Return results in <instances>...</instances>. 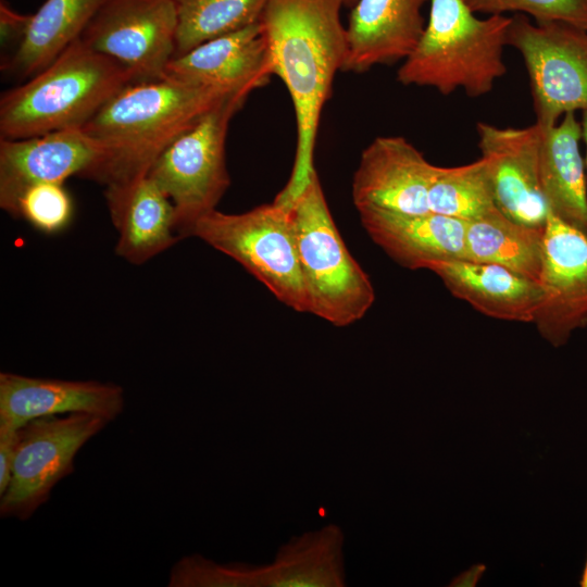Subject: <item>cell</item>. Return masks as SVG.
Here are the masks:
<instances>
[{
  "label": "cell",
  "instance_id": "cell-1",
  "mask_svg": "<svg viewBox=\"0 0 587 587\" xmlns=\"http://www.w3.org/2000/svg\"><path fill=\"white\" fill-rule=\"evenodd\" d=\"M344 0H267L261 15L273 72L286 85L297 123L290 178L274 202L290 209L316 173L314 147L321 113L347 58Z\"/></svg>",
  "mask_w": 587,
  "mask_h": 587
},
{
  "label": "cell",
  "instance_id": "cell-2",
  "mask_svg": "<svg viewBox=\"0 0 587 587\" xmlns=\"http://www.w3.org/2000/svg\"><path fill=\"white\" fill-rule=\"evenodd\" d=\"M230 93L168 78L129 84L82 127L104 150L90 179L108 186L148 175L180 134Z\"/></svg>",
  "mask_w": 587,
  "mask_h": 587
},
{
  "label": "cell",
  "instance_id": "cell-3",
  "mask_svg": "<svg viewBox=\"0 0 587 587\" xmlns=\"http://www.w3.org/2000/svg\"><path fill=\"white\" fill-rule=\"evenodd\" d=\"M132 83L124 65L78 38L43 70L1 95L0 138L82 128Z\"/></svg>",
  "mask_w": 587,
  "mask_h": 587
},
{
  "label": "cell",
  "instance_id": "cell-4",
  "mask_svg": "<svg viewBox=\"0 0 587 587\" xmlns=\"http://www.w3.org/2000/svg\"><path fill=\"white\" fill-rule=\"evenodd\" d=\"M423 34L397 72L405 86H426L442 95L461 88L470 97L491 91L507 67L503 50L512 17L478 18L463 0H429Z\"/></svg>",
  "mask_w": 587,
  "mask_h": 587
},
{
  "label": "cell",
  "instance_id": "cell-5",
  "mask_svg": "<svg viewBox=\"0 0 587 587\" xmlns=\"http://www.w3.org/2000/svg\"><path fill=\"white\" fill-rule=\"evenodd\" d=\"M308 312L344 327L375 300L369 275L347 249L315 173L290 208Z\"/></svg>",
  "mask_w": 587,
  "mask_h": 587
},
{
  "label": "cell",
  "instance_id": "cell-6",
  "mask_svg": "<svg viewBox=\"0 0 587 587\" xmlns=\"http://www.w3.org/2000/svg\"><path fill=\"white\" fill-rule=\"evenodd\" d=\"M248 93L234 92L180 134L155 160L148 176L170 198L180 239L215 210L230 185L225 162L229 122Z\"/></svg>",
  "mask_w": 587,
  "mask_h": 587
},
{
  "label": "cell",
  "instance_id": "cell-7",
  "mask_svg": "<svg viewBox=\"0 0 587 587\" xmlns=\"http://www.w3.org/2000/svg\"><path fill=\"white\" fill-rule=\"evenodd\" d=\"M190 236L233 258L282 303L308 312L290 209L274 201L239 214L215 209L195 223Z\"/></svg>",
  "mask_w": 587,
  "mask_h": 587
},
{
  "label": "cell",
  "instance_id": "cell-8",
  "mask_svg": "<svg viewBox=\"0 0 587 587\" xmlns=\"http://www.w3.org/2000/svg\"><path fill=\"white\" fill-rule=\"evenodd\" d=\"M507 45L524 60L537 124L550 127L566 113L587 111V29L560 21L533 23L516 13Z\"/></svg>",
  "mask_w": 587,
  "mask_h": 587
},
{
  "label": "cell",
  "instance_id": "cell-9",
  "mask_svg": "<svg viewBox=\"0 0 587 587\" xmlns=\"http://www.w3.org/2000/svg\"><path fill=\"white\" fill-rule=\"evenodd\" d=\"M88 413L50 415L17 429L10 483L0 495V515L26 521L48 501L53 487L73 473L79 449L107 425Z\"/></svg>",
  "mask_w": 587,
  "mask_h": 587
},
{
  "label": "cell",
  "instance_id": "cell-10",
  "mask_svg": "<svg viewBox=\"0 0 587 587\" xmlns=\"http://www.w3.org/2000/svg\"><path fill=\"white\" fill-rule=\"evenodd\" d=\"M176 30L172 0H104L79 39L124 65L135 83L153 82L165 78Z\"/></svg>",
  "mask_w": 587,
  "mask_h": 587
},
{
  "label": "cell",
  "instance_id": "cell-11",
  "mask_svg": "<svg viewBox=\"0 0 587 587\" xmlns=\"http://www.w3.org/2000/svg\"><path fill=\"white\" fill-rule=\"evenodd\" d=\"M538 283L542 299L533 323L545 340L562 347L587 326V235L550 211Z\"/></svg>",
  "mask_w": 587,
  "mask_h": 587
},
{
  "label": "cell",
  "instance_id": "cell-12",
  "mask_svg": "<svg viewBox=\"0 0 587 587\" xmlns=\"http://www.w3.org/2000/svg\"><path fill=\"white\" fill-rule=\"evenodd\" d=\"M104 155L102 146L83 128L0 138V207L15 217L16 202L28 187L89 178Z\"/></svg>",
  "mask_w": 587,
  "mask_h": 587
},
{
  "label": "cell",
  "instance_id": "cell-13",
  "mask_svg": "<svg viewBox=\"0 0 587 587\" xmlns=\"http://www.w3.org/2000/svg\"><path fill=\"white\" fill-rule=\"evenodd\" d=\"M541 127H497L478 122V148L489 167L495 202L508 218L544 229L549 208L538 177V143Z\"/></svg>",
  "mask_w": 587,
  "mask_h": 587
},
{
  "label": "cell",
  "instance_id": "cell-14",
  "mask_svg": "<svg viewBox=\"0 0 587 587\" xmlns=\"http://www.w3.org/2000/svg\"><path fill=\"white\" fill-rule=\"evenodd\" d=\"M437 167L405 138L377 137L363 150L353 175V203L358 211L428 213V191Z\"/></svg>",
  "mask_w": 587,
  "mask_h": 587
},
{
  "label": "cell",
  "instance_id": "cell-15",
  "mask_svg": "<svg viewBox=\"0 0 587 587\" xmlns=\"http://www.w3.org/2000/svg\"><path fill=\"white\" fill-rule=\"evenodd\" d=\"M272 75L268 43L258 21L174 57L165 78L249 95L265 85Z\"/></svg>",
  "mask_w": 587,
  "mask_h": 587
},
{
  "label": "cell",
  "instance_id": "cell-16",
  "mask_svg": "<svg viewBox=\"0 0 587 587\" xmlns=\"http://www.w3.org/2000/svg\"><path fill=\"white\" fill-rule=\"evenodd\" d=\"M121 386L97 380L40 378L0 373V428L17 430L50 415L88 413L109 423L124 410Z\"/></svg>",
  "mask_w": 587,
  "mask_h": 587
},
{
  "label": "cell",
  "instance_id": "cell-17",
  "mask_svg": "<svg viewBox=\"0 0 587 587\" xmlns=\"http://www.w3.org/2000/svg\"><path fill=\"white\" fill-rule=\"evenodd\" d=\"M429 0H358L347 30V58L342 71L364 73L375 65L404 61L417 45Z\"/></svg>",
  "mask_w": 587,
  "mask_h": 587
},
{
  "label": "cell",
  "instance_id": "cell-18",
  "mask_svg": "<svg viewBox=\"0 0 587 587\" xmlns=\"http://www.w3.org/2000/svg\"><path fill=\"white\" fill-rule=\"evenodd\" d=\"M104 197L118 233L115 251L126 261L142 264L180 240L174 205L148 175L108 185Z\"/></svg>",
  "mask_w": 587,
  "mask_h": 587
},
{
  "label": "cell",
  "instance_id": "cell-19",
  "mask_svg": "<svg viewBox=\"0 0 587 587\" xmlns=\"http://www.w3.org/2000/svg\"><path fill=\"white\" fill-rule=\"evenodd\" d=\"M458 299L494 319L533 323L542 299L538 280L504 266L470 260H438L426 264Z\"/></svg>",
  "mask_w": 587,
  "mask_h": 587
},
{
  "label": "cell",
  "instance_id": "cell-20",
  "mask_svg": "<svg viewBox=\"0 0 587 587\" xmlns=\"http://www.w3.org/2000/svg\"><path fill=\"white\" fill-rule=\"evenodd\" d=\"M363 227L403 267L425 268L438 260H466V222L434 212L401 214L378 209L359 211Z\"/></svg>",
  "mask_w": 587,
  "mask_h": 587
},
{
  "label": "cell",
  "instance_id": "cell-21",
  "mask_svg": "<svg viewBox=\"0 0 587 587\" xmlns=\"http://www.w3.org/2000/svg\"><path fill=\"white\" fill-rule=\"evenodd\" d=\"M580 139V122L575 113H566L555 125L541 127L537 163L549 211L587 235V186Z\"/></svg>",
  "mask_w": 587,
  "mask_h": 587
},
{
  "label": "cell",
  "instance_id": "cell-22",
  "mask_svg": "<svg viewBox=\"0 0 587 587\" xmlns=\"http://www.w3.org/2000/svg\"><path fill=\"white\" fill-rule=\"evenodd\" d=\"M345 535L336 524L305 532L283 545L270 564L258 565L259 587L346 586Z\"/></svg>",
  "mask_w": 587,
  "mask_h": 587
},
{
  "label": "cell",
  "instance_id": "cell-23",
  "mask_svg": "<svg viewBox=\"0 0 587 587\" xmlns=\"http://www.w3.org/2000/svg\"><path fill=\"white\" fill-rule=\"evenodd\" d=\"M104 0H45L32 14L27 30L2 68L29 78L77 40Z\"/></svg>",
  "mask_w": 587,
  "mask_h": 587
},
{
  "label": "cell",
  "instance_id": "cell-24",
  "mask_svg": "<svg viewBox=\"0 0 587 587\" xmlns=\"http://www.w3.org/2000/svg\"><path fill=\"white\" fill-rule=\"evenodd\" d=\"M544 229L519 224L499 210L466 222V260L504 266L538 280Z\"/></svg>",
  "mask_w": 587,
  "mask_h": 587
},
{
  "label": "cell",
  "instance_id": "cell-25",
  "mask_svg": "<svg viewBox=\"0 0 587 587\" xmlns=\"http://www.w3.org/2000/svg\"><path fill=\"white\" fill-rule=\"evenodd\" d=\"M176 11L175 55L260 21L267 0H172Z\"/></svg>",
  "mask_w": 587,
  "mask_h": 587
},
{
  "label": "cell",
  "instance_id": "cell-26",
  "mask_svg": "<svg viewBox=\"0 0 587 587\" xmlns=\"http://www.w3.org/2000/svg\"><path fill=\"white\" fill-rule=\"evenodd\" d=\"M429 211L472 222L498 208L487 161L480 159L460 166H438L428 191Z\"/></svg>",
  "mask_w": 587,
  "mask_h": 587
},
{
  "label": "cell",
  "instance_id": "cell-27",
  "mask_svg": "<svg viewBox=\"0 0 587 587\" xmlns=\"http://www.w3.org/2000/svg\"><path fill=\"white\" fill-rule=\"evenodd\" d=\"M72 215V199L60 183L33 185L23 191L16 202L15 217H23L46 234L63 230Z\"/></svg>",
  "mask_w": 587,
  "mask_h": 587
},
{
  "label": "cell",
  "instance_id": "cell-28",
  "mask_svg": "<svg viewBox=\"0 0 587 587\" xmlns=\"http://www.w3.org/2000/svg\"><path fill=\"white\" fill-rule=\"evenodd\" d=\"M474 13L530 15L536 22L560 21L587 29V0H463Z\"/></svg>",
  "mask_w": 587,
  "mask_h": 587
},
{
  "label": "cell",
  "instance_id": "cell-29",
  "mask_svg": "<svg viewBox=\"0 0 587 587\" xmlns=\"http://www.w3.org/2000/svg\"><path fill=\"white\" fill-rule=\"evenodd\" d=\"M30 17L32 14L18 13L5 0H1L0 34L2 46L14 42L16 49L27 30Z\"/></svg>",
  "mask_w": 587,
  "mask_h": 587
},
{
  "label": "cell",
  "instance_id": "cell-30",
  "mask_svg": "<svg viewBox=\"0 0 587 587\" xmlns=\"http://www.w3.org/2000/svg\"><path fill=\"white\" fill-rule=\"evenodd\" d=\"M17 430L0 428V495L3 494L10 483Z\"/></svg>",
  "mask_w": 587,
  "mask_h": 587
},
{
  "label": "cell",
  "instance_id": "cell-31",
  "mask_svg": "<svg viewBox=\"0 0 587 587\" xmlns=\"http://www.w3.org/2000/svg\"><path fill=\"white\" fill-rule=\"evenodd\" d=\"M582 125V139L586 146V166H587V111L583 112Z\"/></svg>",
  "mask_w": 587,
  "mask_h": 587
},
{
  "label": "cell",
  "instance_id": "cell-32",
  "mask_svg": "<svg viewBox=\"0 0 587 587\" xmlns=\"http://www.w3.org/2000/svg\"><path fill=\"white\" fill-rule=\"evenodd\" d=\"M579 586L580 587H587V559H586V562H585V565H584V569H583L582 577H580V580H579Z\"/></svg>",
  "mask_w": 587,
  "mask_h": 587
},
{
  "label": "cell",
  "instance_id": "cell-33",
  "mask_svg": "<svg viewBox=\"0 0 587 587\" xmlns=\"http://www.w3.org/2000/svg\"><path fill=\"white\" fill-rule=\"evenodd\" d=\"M357 1L358 0H344V4L346 7L352 8L357 3Z\"/></svg>",
  "mask_w": 587,
  "mask_h": 587
}]
</instances>
